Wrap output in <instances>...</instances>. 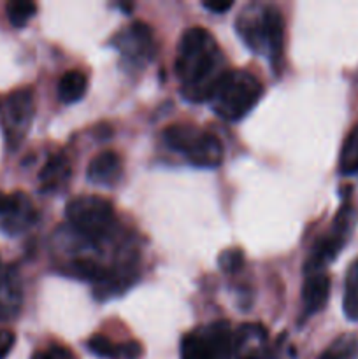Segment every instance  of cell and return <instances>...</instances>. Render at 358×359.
Segmentation results:
<instances>
[{
	"label": "cell",
	"instance_id": "1",
	"mask_svg": "<svg viewBox=\"0 0 358 359\" xmlns=\"http://www.w3.org/2000/svg\"><path fill=\"white\" fill-rule=\"evenodd\" d=\"M225 72V56L214 35L202 27L188 28L179 39L175 56L183 98L193 104L209 102Z\"/></svg>",
	"mask_w": 358,
	"mask_h": 359
},
{
	"label": "cell",
	"instance_id": "2",
	"mask_svg": "<svg viewBox=\"0 0 358 359\" xmlns=\"http://www.w3.org/2000/svg\"><path fill=\"white\" fill-rule=\"evenodd\" d=\"M235 30L253 53L265 56L274 69H279L284 49V18L276 6H246L235 21Z\"/></svg>",
	"mask_w": 358,
	"mask_h": 359
},
{
	"label": "cell",
	"instance_id": "3",
	"mask_svg": "<svg viewBox=\"0 0 358 359\" xmlns=\"http://www.w3.org/2000/svg\"><path fill=\"white\" fill-rule=\"evenodd\" d=\"M263 95V84L246 70H227L218 81L209 104L216 116L227 121H239L248 116Z\"/></svg>",
	"mask_w": 358,
	"mask_h": 359
},
{
	"label": "cell",
	"instance_id": "4",
	"mask_svg": "<svg viewBox=\"0 0 358 359\" xmlns=\"http://www.w3.org/2000/svg\"><path fill=\"white\" fill-rule=\"evenodd\" d=\"M168 149L199 168H218L223 163V144L214 133L192 125H172L164 132Z\"/></svg>",
	"mask_w": 358,
	"mask_h": 359
},
{
	"label": "cell",
	"instance_id": "5",
	"mask_svg": "<svg viewBox=\"0 0 358 359\" xmlns=\"http://www.w3.org/2000/svg\"><path fill=\"white\" fill-rule=\"evenodd\" d=\"M65 216L74 233L91 244H100L116 228L114 207L100 196H79L67 203Z\"/></svg>",
	"mask_w": 358,
	"mask_h": 359
},
{
	"label": "cell",
	"instance_id": "6",
	"mask_svg": "<svg viewBox=\"0 0 358 359\" xmlns=\"http://www.w3.org/2000/svg\"><path fill=\"white\" fill-rule=\"evenodd\" d=\"M234 332L227 321L199 326L181 340V359H230Z\"/></svg>",
	"mask_w": 358,
	"mask_h": 359
},
{
	"label": "cell",
	"instance_id": "7",
	"mask_svg": "<svg viewBox=\"0 0 358 359\" xmlns=\"http://www.w3.org/2000/svg\"><path fill=\"white\" fill-rule=\"evenodd\" d=\"M354 223H357V210L350 203H344L339 212H337L329 233L319 238L314 244V248H312L311 256H309V259L304 265L305 276L307 273L323 272V269L339 256L346 242L350 241Z\"/></svg>",
	"mask_w": 358,
	"mask_h": 359
},
{
	"label": "cell",
	"instance_id": "8",
	"mask_svg": "<svg viewBox=\"0 0 358 359\" xmlns=\"http://www.w3.org/2000/svg\"><path fill=\"white\" fill-rule=\"evenodd\" d=\"M34 91L30 88H21V90L13 91L2 102L0 114H2L6 140L11 149L20 146L21 140L27 137L32 119H34Z\"/></svg>",
	"mask_w": 358,
	"mask_h": 359
},
{
	"label": "cell",
	"instance_id": "9",
	"mask_svg": "<svg viewBox=\"0 0 358 359\" xmlns=\"http://www.w3.org/2000/svg\"><path fill=\"white\" fill-rule=\"evenodd\" d=\"M111 44L121 53L125 62L132 67H142L153 60V30L144 21H133L112 37Z\"/></svg>",
	"mask_w": 358,
	"mask_h": 359
},
{
	"label": "cell",
	"instance_id": "10",
	"mask_svg": "<svg viewBox=\"0 0 358 359\" xmlns=\"http://www.w3.org/2000/svg\"><path fill=\"white\" fill-rule=\"evenodd\" d=\"M37 221V210L25 193H0V230L7 235H20Z\"/></svg>",
	"mask_w": 358,
	"mask_h": 359
},
{
	"label": "cell",
	"instance_id": "11",
	"mask_svg": "<svg viewBox=\"0 0 358 359\" xmlns=\"http://www.w3.org/2000/svg\"><path fill=\"white\" fill-rule=\"evenodd\" d=\"M23 305V286L16 269H6L0 272V321H11L16 318Z\"/></svg>",
	"mask_w": 358,
	"mask_h": 359
},
{
	"label": "cell",
	"instance_id": "12",
	"mask_svg": "<svg viewBox=\"0 0 358 359\" xmlns=\"http://www.w3.org/2000/svg\"><path fill=\"white\" fill-rule=\"evenodd\" d=\"M330 297V277L325 272L307 273L302 286V311L305 318L318 314L325 309Z\"/></svg>",
	"mask_w": 358,
	"mask_h": 359
},
{
	"label": "cell",
	"instance_id": "13",
	"mask_svg": "<svg viewBox=\"0 0 358 359\" xmlns=\"http://www.w3.org/2000/svg\"><path fill=\"white\" fill-rule=\"evenodd\" d=\"M123 174V163L121 158L114 151H104V153L97 154L93 160L90 161L86 170L88 181L98 186H114L116 182L121 179Z\"/></svg>",
	"mask_w": 358,
	"mask_h": 359
},
{
	"label": "cell",
	"instance_id": "14",
	"mask_svg": "<svg viewBox=\"0 0 358 359\" xmlns=\"http://www.w3.org/2000/svg\"><path fill=\"white\" fill-rule=\"evenodd\" d=\"M88 351L102 359H139L142 356V346L135 340L116 344L104 335H93L86 342Z\"/></svg>",
	"mask_w": 358,
	"mask_h": 359
},
{
	"label": "cell",
	"instance_id": "15",
	"mask_svg": "<svg viewBox=\"0 0 358 359\" xmlns=\"http://www.w3.org/2000/svg\"><path fill=\"white\" fill-rule=\"evenodd\" d=\"M70 179V163L63 154L49 156L46 165L39 174V184L42 193H51L67 184Z\"/></svg>",
	"mask_w": 358,
	"mask_h": 359
},
{
	"label": "cell",
	"instance_id": "16",
	"mask_svg": "<svg viewBox=\"0 0 358 359\" xmlns=\"http://www.w3.org/2000/svg\"><path fill=\"white\" fill-rule=\"evenodd\" d=\"M88 79L81 70H69L58 81V98L63 104H76L86 95Z\"/></svg>",
	"mask_w": 358,
	"mask_h": 359
},
{
	"label": "cell",
	"instance_id": "17",
	"mask_svg": "<svg viewBox=\"0 0 358 359\" xmlns=\"http://www.w3.org/2000/svg\"><path fill=\"white\" fill-rule=\"evenodd\" d=\"M344 314L351 321H358V258L350 265L344 283Z\"/></svg>",
	"mask_w": 358,
	"mask_h": 359
},
{
	"label": "cell",
	"instance_id": "18",
	"mask_svg": "<svg viewBox=\"0 0 358 359\" xmlns=\"http://www.w3.org/2000/svg\"><path fill=\"white\" fill-rule=\"evenodd\" d=\"M319 359H358V335H340L323 351Z\"/></svg>",
	"mask_w": 358,
	"mask_h": 359
},
{
	"label": "cell",
	"instance_id": "19",
	"mask_svg": "<svg viewBox=\"0 0 358 359\" xmlns=\"http://www.w3.org/2000/svg\"><path fill=\"white\" fill-rule=\"evenodd\" d=\"M339 170L344 175H351L358 172V125L351 130L350 135L344 140L339 158Z\"/></svg>",
	"mask_w": 358,
	"mask_h": 359
},
{
	"label": "cell",
	"instance_id": "20",
	"mask_svg": "<svg viewBox=\"0 0 358 359\" xmlns=\"http://www.w3.org/2000/svg\"><path fill=\"white\" fill-rule=\"evenodd\" d=\"M6 11L11 25L16 28H23L35 16L37 6L34 2H28V0H13L6 6Z\"/></svg>",
	"mask_w": 358,
	"mask_h": 359
},
{
	"label": "cell",
	"instance_id": "21",
	"mask_svg": "<svg viewBox=\"0 0 358 359\" xmlns=\"http://www.w3.org/2000/svg\"><path fill=\"white\" fill-rule=\"evenodd\" d=\"M218 263H220V269L223 272L235 273L244 265V255H242L241 249H228V251L221 252Z\"/></svg>",
	"mask_w": 358,
	"mask_h": 359
},
{
	"label": "cell",
	"instance_id": "22",
	"mask_svg": "<svg viewBox=\"0 0 358 359\" xmlns=\"http://www.w3.org/2000/svg\"><path fill=\"white\" fill-rule=\"evenodd\" d=\"M32 359H76L72 351L65 346H60V344H51L49 347L41 351H35L32 354Z\"/></svg>",
	"mask_w": 358,
	"mask_h": 359
},
{
	"label": "cell",
	"instance_id": "23",
	"mask_svg": "<svg viewBox=\"0 0 358 359\" xmlns=\"http://www.w3.org/2000/svg\"><path fill=\"white\" fill-rule=\"evenodd\" d=\"M14 342H16V337L11 330H0V359L7 358V354L14 347Z\"/></svg>",
	"mask_w": 358,
	"mask_h": 359
},
{
	"label": "cell",
	"instance_id": "24",
	"mask_svg": "<svg viewBox=\"0 0 358 359\" xmlns=\"http://www.w3.org/2000/svg\"><path fill=\"white\" fill-rule=\"evenodd\" d=\"M202 7H206L207 11L214 14H223L227 11H230L234 7V2H223V0H207V2H202Z\"/></svg>",
	"mask_w": 358,
	"mask_h": 359
},
{
	"label": "cell",
	"instance_id": "25",
	"mask_svg": "<svg viewBox=\"0 0 358 359\" xmlns=\"http://www.w3.org/2000/svg\"><path fill=\"white\" fill-rule=\"evenodd\" d=\"M241 359H265L262 356V353H251V354H244Z\"/></svg>",
	"mask_w": 358,
	"mask_h": 359
},
{
	"label": "cell",
	"instance_id": "26",
	"mask_svg": "<svg viewBox=\"0 0 358 359\" xmlns=\"http://www.w3.org/2000/svg\"><path fill=\"white\" fill-rule=\"evenodd\" d=\"M0 109H2V100H0Z\"/></svg>",
	"mask_w": 358,
	"mask_h": 359
}]
</instances>
